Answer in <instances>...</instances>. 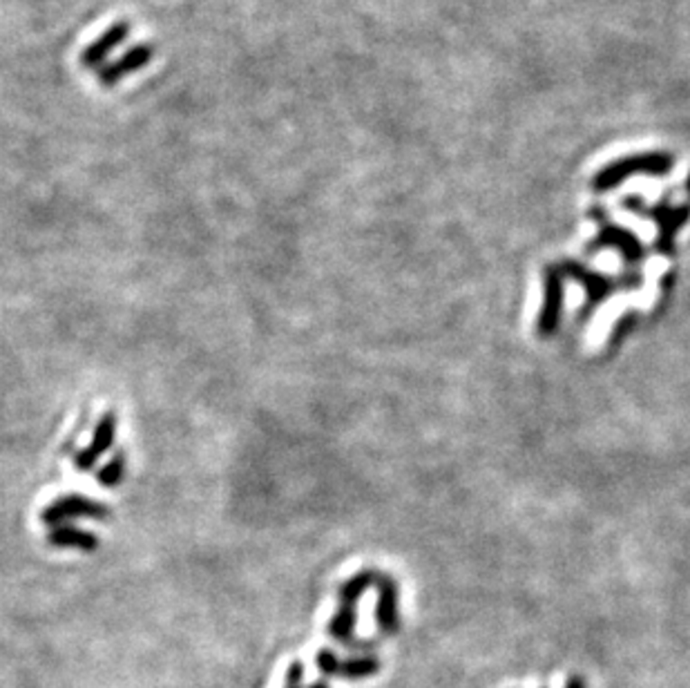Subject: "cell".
I'll list each match as a JSON object with an SVG mask.
<instances>
[{
	"label": "cell",
	"instance_id": "7",
	"mask_svg": "<svg viewBox=\"0 0 690 688\" xmlns=\"http://www.w3.org/2000/svg\"><path fill=\"white\" fill-rule=\"evenodd\" d=\"M563 307V275L557 269L546 271V299H543L541 317H538V334L543 338L557 334L558 317Z\"/></svg>",
	"mask_w": 690,
	"mask_h": 688
},
{
	"label": "cell",
	"instance_id": "9",
	"mask_svg": "<svg viewBox=\"0 0 690 688\" xmlns=\"http://www.w3.org/2000/svg\"><path fill=\"white\" fill-rule=\"evenodd\" d=\"M563 271H566L570 278H575L579 284H584V289L588 291V304H585V308H593L594 304L603 302L610 291H612V280L597 273H590V271H584L581 266L572 264V261L563 266Z\"/></svg>",
	"mask_w": 690,
	"mask_h": 688
},
{
	"label": "cell",
	"instance_id": "4",
	"mask_svg": "<svg viewBox=\"0 0 690 688\" xmlns=\"http://www.w3.org/2000/svg\"><path fill=\"white\" fill-rule=\"evenodd\" d=\"M128 36H130L128 21H119L115 23V25H110L101 36H97V39H94L92 43L81 51V65L86 69H101L103 65H106L107 56L119 48V45H124Z\"/></svg>",
	"mask_w": 690,
	"mask_h": 688
},
{
	"label": "cell",
	"instance_id": "14",
	"mask_svg": "<svg viewBox=\"0 0 690 688\" xmlns=\"http://www.w3.org/2000/svg\"><path fill=\"white\" fill-rule=\"evenodd\" d=\"M311 688H327V684H324V682H320V684H313Z\"/></svg>",
	"mask_w": 690,
	"mask_h": 688
},
{
	"label": "cell",
	"instance_id": "10",
	"mask_svg": "<svg viewBox=\"0 0 690 688\" xmlns=\"http://www.w3.org/2000/svg\"><path fill=\"white\" fill-rule=\"evenodd\" d=\"M378 624L382 630H393L398 624V590L389 577H378Z\"/></svg>",
	"mask_w": 690,
	"mask_h": 688
},
{
	"label": "cell",
	"instance_id": "1",
	"mask_svg": "<svg viewBox=\"0 0 690 688\" xmlns=\"http://www.w3.org/2000/svg\"><path fill=\"white\" fill-rule=\"evenodd\" d=\"M43 523L47 527H59L68 526L74 518H94V521H103V518H110V508L106 503H98V500L87 499V496L78 494H68L56 499L54 503H50L41 514Z\"/></svg>",
	"mask_w": 690,
	"mask_h": 688
},
{
	"label": "cell",
	"instance_id": "11",
	"mask_svg": "<svg viewBox=\"0 0 690 688\" xmlns=\"http://www.w3.org/2000/svg\"><path fill=\"white\" fill-rule=\"evenodd\" d=\"M594 246H614L619 248V251H623V255H626L628 261L641 260L639 242H637L630 233L619 231V228L614 226H605L603 233L599 235V242Z\"/></svg>",
	"mask_w": 690,
	"mask_h": 688
},
{
	"label": "cell",
	"instance_id": "2",
	"mask_svg": "<svg viewBox=\"0 0 690 688\" xmlns=\"http://www.w3.org/2000/svg\"><path fill=\"white\" fill-rule=\"evenodd\" d=\"M373 579L375 574L360 573L358 577L349 579L340 588V608H337V615L333 617L331 628H328L336 639H346L351 635V628L355 626V606H358L360 597H363L364 590L371 586Z\"/></svg>",
	"mask_w": 690,
	"mask_h": 688
},
{
	"label": "cell",
	"instance_id": "12",
	"mask_svg": "<svg viewBox=\"0 0 690 688\" xmlns=\"http://www.w3.org/2000/svg\"><path fill=\"white\" fill-rule=\"evenodd\" d=\"M125 476V456L124 454H116L112 461H107L101 470L97 472V481L106 488H116V485L124 481Z\"/></svg>",
	"mask_w": 690,
	"mask_h": 688
},
{
	"label": "cell",
	"instance_id": "15",
	"mask_svg": "<svg viewBox=\"0 0 690 688\" xmlns=\"http://www.w3.org/2000/svg\"><path fill=\"white\" fill-rule=\"evenodd\" d=\"M688 190H690V181H688Z\"/></svg>",
	"mask_w": 690,
	"mask_h": 688
},
{
	"label": "cell",
	"instance_id": "13",
	"mask_svg": "<svg viewBox=\"0 0 690 688\" xmlns=\"http://www.w3.org/2000/svg\"><path fill=\"white\" fill-rule=\"evenodd\" d=\"M302 664H293V666L289 668V675H286V688H302Z\"/></svg>",
	"mask_w": 690,
	"mask_h": 688
},
{
	"label": "cell",
	"instance_id": "5",
	"mask_svg": "<svg viewBox=\"0 0 690 688\" xmlns=\"http://www.w3.org/2000/svg\"><path fill=\"white\" fill-rule=\"evenodd\" d=\"M152 45H137V48L125 51L124 56H119V59L112 60V63H106L98 69V83H101L103 87H115L116 83L124 81L128 74L143 69L145 65L150 63V59H152Z\"/></svg>",
	"mask_w": 690,
	"mask_h": 688
},
{
	"label": "cell",
	"instance_id": "3",
	"mask_svg": "<svg viewBox=\"0 0 690 688\" xmlns=\"http://www.w3.org/2000/svg\"><path fill=\"white\" fill-rule=\"evenodd\" d=\"M670 170V157L666 154H644V157H632L626 161H619L610 166L597 177V188H614L626 177L637 175V172H648V175H666Z\"/></svg>",
	"mask_w": 690,
	"mask_h": 688
},
{
	"label": "cell",
	"instance_id": "6",
	"mask_svg": "<svg viewBox=\"0 0 690 688\" xmlns=\"http://www.w3.org/2000/svg\"><path fill=\"white\" fill-rule=\"evenodd\" d=\"M115 436H116V416L112 414V411H107V414L101 416L97 429H94L92 443L74 456V465H77L81 472L92 470V467L97 465L98 458H101L103 454L110 452V447L115 445Z\"/></svg>",
	"mask_w": 690,
	"mask_h": 688
},
{
	"label": "cell",
	"instance_id": "8",
	"mask_svg": "<svg viewBox=\"0 0 690 688\" xmlns=\"http://www.w3.org/2000/svg\"><path fill=\"white\" fill-rule=\"evenodd\" d=\"M47 541L54 547H68V550H83L94 552L98 547V537L90 530H81L74 526H59L51 527Z\"/></svg>",
	"mask_w": 690,
	"mask_h": 688
}]
</instances>
